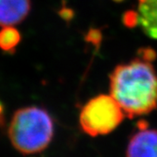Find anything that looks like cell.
<instances>
[{
	"label": "cell",
	"instance_id": "obj_3",
	"mask_svg": "<svg viewBox=\"0 0 157 157\" xmlns=\"http://www.w3.org/2000/svg\"><path fill=\"white\" fill-rule=\"evenodd\" d=\"M126 116L122 108L111 94H100L91 99L79 114L83 132L92 137L112 133Z\"/></svg>",
	"mask_w": 157,
	"mask_h": 157
},
{
	"label": "cell",
	"instance_id": "obj_1",
	"mask_svg": "<svg viewBox=\"0 0 157 157\" xmlns=\"http://www.w3.org/2000/svg\"><path fill=\"white\" fill-rule=\"evenodd\" d=\"M110 94L126 116L145 115L157 107V73L149 60L118 65L110 75Z\"/></svg>",
	"mask_w": 157,
	"mask_h": 157
},
{
	"label": "cell",
	"instance_id": "obj_4",
	"mask_svg": "<svg viewBox=\"0 0 157 157\" xmlns=\"http://www.w3.org/2000/svg\"><path fill=\"white\" fill-rule=\"evenodd\" d=\"M127 157H157V130L140 128L129 140Z\"/></svg>",
	"mask_w": 157,
	"mask_h": 157
},
{
	"label": "cell",
	"instance_id": "obj_8",
	"mask_svg": "<svg viewBox=\"0 0 157 157\" xmlns=\"http://www.w3.org/2000/svg\"><path fill=\"white\" fill-rule=\"evenodd\" d=\"M5 123V118H4V106L2 102L0 101V127L3 126Z\"/></svg>",
	"mask_w": 157,
	"mask_h": 157
},
{
	"label": "cell",
	"instance_id": "obj_6",
	"mask_svg": "<svg viewBox=\"0 0 157 157\" xmlns=\"http://www.w3.org/2000/svg\"><path fill=\"white\" fill-rule=\"evenodd\" d=\"M137 24L147 37L157 39V0H139Z\"/></svg>",
	"mask_w": 157,
	"mask_h": 157
},
{
	"label": "cell",
	"instance_id": "obj_5",
	"mask_svg": "<svg viewBox=\"0 0 157 157\" xmlns=\"http://www.w3.org/2000/svg\"><path fill=\"white\" fill-rule=\"evenodd\" d=\"M31 0H0V26L22 22L31 11Z\"/></svg>",
	"mask_w": 157,
	"mask_h": 157
},
{
	"label": "cell",
	"instance_id": "obj_7",
	"mask_svg": "<svg viewBox=\"0 0 157 157\" xmlns=\"http://www.w3.org/2000/svg\"><path fill=\"white\" fill-rule=\"evenodd\" d=\"M21 40V35L17 29L11 26H5L0 31V48L11 51L14 49Z\"/></svg>",
	"mask_w": 157,
	"mask_h": 157
},
{
	"label": "cell",
	"instance_id": "obj_2",
	"mask_svg": "<svg viewBox=\"0 0 157 157\" xmlns=\"http://www.w3.org/2000/svg\"><path fill=\"white\" fill-rule=\"evenodd\" d=\"M53 121L44 108L27 107L14 113L9 127V137L13 147L24 155L40 153L53 137Z\"/></svg>",
	"mask_w": 157,
	"mask_h": 157
}]
</instances>
